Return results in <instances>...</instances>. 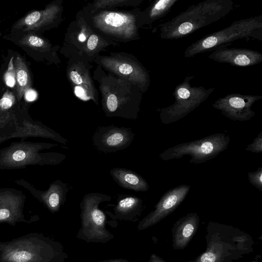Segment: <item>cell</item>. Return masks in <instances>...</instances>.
<instances>
[{"label": "cell", "mask_w": 262, "mask_h": 262, "mask_svg": "<svg viewBox=\"0 0 262 262\" xmlns=\"http://www.w3.org/2000/svg\"><path fill=\"white\" fill-rule=\"evenodd\" d=\"M98 37L97 35L93 34L90 36L87 41V48L90 51L96 49L98 43Z\"/></svg>", "instance_id": "obj_29"}, {"label": "cell", "mask_w": 262, "mask_h": 262, "mask_svg": "<svg viewBox=\"0 0 262 262\" xmlns=\"http://www.w3.org/2000/svg\"><path fill=\"white\" fill-rule=\"evenodd\" d=\"M96 25L102 30L116 36L129 37L137 33V24H135L133 17L124 13L116 12H103L95 16Z\"/></svg>", "instance_id": "obj_18"}, {"label": "cell", "mask_w": 262, "mask_h": 262, "mask_svg": "<svg viewBox=\"0 0 262 262\" xmlns=\"http://www.w3.org/2000/svg\"><path fill=\"white\" fill-rule=\"evenodd\" d=\"M205 237V251L187 262H232L254 251L252 236L230 225L210 221Z\"/></svg>", "instance_id": "obj_1"}, {"label": "cell", "mask_w": 262, "mask_h": 262, "mask_svg": "<svg viewBox=\"0 0 262 262\" xmlns=\"http://www.w3.org/2000/svg\"><path fill=\"white\" fill-rule=\"evenodd\" d=\"M143 208V201L140 198L123 195L121 196L115 206L113 213L106 212L113 219L134 222L138 220Z\"/></svg>", "instance_id": "obj_22"}, {"label": "cell", "mask_w": 262, "mask_h": 262, "mask_svg": "<svg viewBox=\"0 0 262 262\" xmlns=\"http://www.w3.org/2000/svg\"><path fill=\"white\" fill-rule=\"evenodd\" d=\"M1 21H0V24H1Z\"/></svg>", "instance_id": "obj_35"}, {"label": "cell", "mask_w": 262, "mask_h": 262, "mask_svg": "<svg viewBox=\"0 0 262 262\" xmlns=\"http://www.w3.org/2000/svg\"><path fill=\"white\" fill-rule=\"evenodd\" d=\"M58 145L52 143L33 142L20 140L12 142L0 149V169L15 170L28 166L56 165L66 158L63 154L55 152H40Z\"/></svg>", "instance_id": "obj_4"}, {"label": "cell", "mask_w": 262, "mask_h": 262, "mask_svg": "<svg viewBox=\"0 0 262 262\" xmlns=\"http://www.w3.org/2000/svg\"><path fill=\"white\" fill-rule=\"evenodd\" d=\"M3 37L20 48L36 62L50 63L55 60L56 49L42 34L17 31L9 32Z\"/></svg>", "instance_id": "obj_10"}, {"label": "cell", "mask_w": 262, "mask_h": 262, "mask_svg": "<svg viewBox=\"0 0 262 262\" xmlns=\"http://www.w3.org/2000/svg\"><path fill=\"white\" fill-rule=\"evenodd\" d=\"M200 217L196 212H190L180 218L172 228V246L174 250H183L196 234Z\"/></svg>", "instance_id": "obj_19"}, {"label": "cell", "mask_w": 262, "mask_h": 262, "mask_svg": "<svg viewBox=\"0 0 262 262\" xmlns=\"http://www.w3.org/2000/svg\"><path fill=\"white\" fill-rule=\"evenodd\" d=\"M69 77L73 83L76 85H80L83 82L81 74L76 70L71 71L69 73Z\"/></svg>", "instance_id": "obj_28"}, {"label": "cell", "mask_w": 262, "mask_h": 262, "mask_svg": "<svg viewBox=\"0 0 262 262\" xmlns=\"http://www.w3.org/2000/svg\"><path fill=\"white\" fill-rule=\"evenodd\" d=\"M246 150L256 154L262 153V132H260L251 143L247 146Z\"/></svg>", "instance_id": "obj_27"}, {"label": "cell", "mask_w": 262, "mask_h": 262, "mask_svg": "<svg viewBox=\"0 0 262 262\" xmlns=\"http://www.w3.org/2000/svg\"><path fill=\"white\" fill-rule=\"evenodd\" d=\"M228 44L215 47L208 58L232 66L247 67L255 66L262 61V53L249 49L228 48Z\"/></svg>", "instance_id": "obj_17"}, {"label": "cell", "mask_w": 262, "mask_h": 262, "mask_svg": "<svg viewBox=\"0 0 262 262\" xmlns=\"http://www.w3.org/2000/svg\"><path fill=\"white\" fill-rule=\"evenodd\" d=\"M29 103L25 101L13 122L0 130V144L11 139L25 140L30 137L44 138L66 145L68 140L41 121L33 119L29 113Z\"/></svg>", "instance_id": "obj_9"}, {"label": "cell", "mask_w": 262, "mask_h": 262, "mask_svg": "<svg viewBox=\"0 0 262 262\" xmlns=\"http://www.w3.org/2000/svg\"><path fill=\"white\" fill-rule=\"evenodd\" d=\"M190 189V185L183 184L167 191L155 206V209L139 222L138 230H143L155 225L173 212L185 199Z\"/></svg>", "instance_id": "obj_12"}, {"label": "cell", "mask_w": 262, "mask_h": 262, "mask_svg": "<svg viewBox=\"0 0 262 262\" xmlns=\"http://www.w3.org/2000/svg\"><path fill=\"white\" fill-rule=\"evenodd\" d=\"M261 99L262 96L260 95L232 93L219 98L212 106L232 121H245L254 116L255 113L251 107Z\"/></svg>", "instance_id": "obj_13"}, {"label": "cell", "mask_w": 262, "mask_h": 262, "mask_svg": "<svg viewBox=\"0 0 262 262\" xmlns=\"http://www.w3.org/2000/svg\"><path fill=\"white\" fill-rule=\"evenodd\" d=\"M15 91L0 82V130L14 121L23 103Z\"/></svg>", "instance_id": "obj_21"}, {"label": "cell", "mask_w": 262, "mask_h": 262, "mask_svg": "<svg viewBox=\"0 0 262 262\" xmlns=\"http://www.w3.org/2000/svg\"><path fill=\"white\" fill-rule=\"evenodd\" d=\"M249 262H261V261H257V260H252V261H249Z\"/></svg>", "instance_id": "obj_33"}, {"label": "cell", "mask_w": 262, "mask_h": 262, "mask_svg": "<svg viewBox=\"0 0 262 262\" xmlns=\"http://www.w3.org/2000/svg\"><path fill=\"white\" fill-rule=\"evenodd\" d=\"M2 36V33L0 32V37Z\"/></svg>", "instance_id": "obj_34"}, {"label": "cell", "mask_w": 262, "mask_h": 262, "mask_svg": "<svg viewBox=\"0 0 262 262\" xmlns=\"http://www.w3.org/2000/svg\"><path fill=\"white\" fill-rule=\"evenodd\" d=\"M134 136L135 133L131 128L110 125L98 127L92 140L97 149L110 153L126 148L133 141Z\"/></svg>", "instance_id": "obj_14"}, {"label": "cell", "mask_w": 262, "mask_h": 262, "mask_svg": "<svg viewBox=\"0 0 262 262\" xmlns=\"http://www.w3.org/2000/svg\"><path fill=\"white\" fill-rule=\"evenodd\" d=\"M232 0H206L191 5L160 25L162 39L176 40L191 34L226 16L233 8Z\"/></svg>", "instance_id": "obj_2"}, {"label": "cell", "mask_w": 262, "mask_h": 262, "mask_svg": "<svg viewBox=\"0 0 262 262\" xmlns=\"http://www.w3.org/2000/svg\"><path fill=\"white\" fill-rule=\"evenodd\" d=\"M117 262H129L126 259H124L123 258H119Z\"/></svg>", "instance_id": "obj_32"}, {"label": "cell", "mask_w": 262, "mask_h": 262, "mask_svg": "<svg viewBox=\"0 0 262 262\" xmlns=\"http://www.w3.org/2000/svg\"><path fill=\"white\" fill-rule=\"evenodd\" d=\"M13 63L15 75V93L18 102L23 101L24 95L32 89L33 79L30 67L26 59L14 51Z\"/></svg>", "instance_id": "obj_23"}, {"label": "cell", "mask_w": 262, "mask_h": 262, "mask_svg": "<svg viewBox=\"0 0 262 262\" xmlns=\"http://www.w3.org/2000/svg\"><path fill=\"white\" fill-rule=\"evenodd\" d=\"M105 64L113 72L126 79L137 81L138 86L141 92H145L149 85V75L146 69L142 66L133 64L129 61L119 59H111Z\"/></svg>", "instance_id": "obj_20"}, {"label": "cell", "mask_w": 262, "mask_h": 262, "mask_svg": "<svg viewBox=\"0 0 262 262\" xmlns=\"http://www.w3.org/2000/svg\"><path fill=\"white\" fill-rule=\"evenodd\" d=\"M26 200V195L19 190L0 188V224L15 226L20 222L29 223L24 213Z\"/></svg>", "instance_id": "obj_15"}, {"label": "cell", "mask_w": 262, "mask_h": 262, "mask_svg": "<svg viewBox=\"0 0 262 262\" xmlns=\"http://www.w3.org/2000/svg\"><path fill=\"white\" fill-rule=\"evenodd\" d=\"M111 197L105 194L92 192L85 194L80 204L81 226L76 237L87 243H107L114 235L106 228V217L99 207Z\"/></svg>", "instance_id": "obj_6"}, {"label": "cell", "mask_w": 262, "mask_h": 262, "mask_svg": "<svg viewBox=\"0 0 262 262\" xmlns=\"http://www.w3.org/2000/svg\"><path fill=\"white\" fill-rule=\"evenodd\" d=\"M148 262H166L165 260H164L162 258L158 256L156 254H152Z\"/></svg>", "instance_id": "obj_30"}, {"label": "cell", "mask_w": 262, "mask_h": 262, "mask_svg": "<svg viewBox=\"0 0 262 262\" xmlns=\"http://www.w3.org/2000/svg\"><path fill=\"white\" fill-rule=\"evenodd\" d=\"M118 259L119 258L110 259L100 261L99 262H117L118 261Z\"/></svg>", "instance_id": "obj_31"}, {"label": "cell", "mask_w": 262, "mask_h": 262, "mask_svg": "<svg viewBox=\"0 0 262 262\" xmlns=\"http://www.w3.org/2000/svg\"><path fill=\"white\" fill-rule=\"evenodd\" d=\"M194 77L193 75L186 76L175 87L172 93L174 103L160 110L162 123L168 124L183 118L199 106L214 91V88L206 89L203 86H192L190 81Z\"/></svg>", "instance_id": "obj_8"}, {"label": "cell", "mask_w": 262, "mask_h": 262, "mask_svg": "<svg viewBox=\"0 0 262 262\" xmlns=\"http://www.w3.org/2000/svg\"><path fill=\"white\" fill-rule=\"evenodd\" d=\"M61 7L53 2L42 10H33L12 25L9 32L33 31L40 34L57 26L60 20Z\"/></svg>", "instance_id": "obj_11"}, {"label": "cell", "mask_w": 262, "mask_h": 262, "mask_svg": "<svg viewBox=\"0 0 262 262\" xmlns=\"http://www.w3.org/2000/svg\"><path fill=\"white\" fill-rule=\"evenodd\" d=\"M248 178L251 184L259 191H262V167H259L254 171L248 172Z\"/></svg>", "instance_id": "obj_26"}, {"label": "cell", "mask_w": 262, "mask_h": 262, "mask_svg": "<svg viewBox=\"0 0 262 262\" xmlns=\"http://www.w3.org/2000/svg\"><path fill=\"white\" fill-rule=\"evenodd\" d=\"M244 38L262 41V15L236 20L228 27L203 36L187 48L184 57H193Z\"/></svg>", "instance_id": "obj_5"}, {"label": "cell", "mask_w": 262, "mask_h": 262, "mask_svg": "<svg viewBox=\"0 0 262 262\" xmlns=\"http://www.w3.org/2000/svg\"><path fill=\"white\" fill-rule=\"evenodd\" d=\"M179 0H158L155 1L148 8L147 23L150 24L166 15Z\"/></svg>", "instance_id": "obj_25"}, {"label": "cell", "mask_w": 262, "mask_h": 262, "mask_svg": "<svg viewBox=\"0 0 262 262\" xmlns=\"http://www.w3.org/2000/svg\"><path fill=\"white\" fill-rule=\"evenodd\" d=\"M230 141L229 136L225 133H215L201 139L177 144L169 147L159 156L164 161L179 159L190 156V163L206 162L226 150Z\"/></svg>", "instance_id": "obj_7"}, {"label": "cell", "mask_w": 262, "mask_h": 262, "mask_svg": "<svg viewBox=\"0 0 262 262\" xmlns=\"http://www.w3.org/2000/svg\"><path fill=\"white\" fill-rule=\"evenodd\" d=\"M15 183L27 189L31 195L43 205L50 212H58L66 200L68 192L67 185L59 180L52 182L46 190L37 189L23 179L17 180Z\"/></svg>", "instance_id": "obj_16"}, {"label": "cell", "mask_w": 262, "mask_h": 262, "mask_svg": "<svg viewBox=\"0 0 262 262\" xmlns=\"http://www.w3.org/2000/svg\"><path fill=\"white\" fill-rule=\"evenodd\" d=\"M113 180L121 187L135 191H147L149 185L138 173L123 168H114L110 171Z\"/></svg>", "instance_id": "obj_24"}, {"label": "cell", "mask_w": 262, "mask_h": 262, "mask_svg": "<svg viewBox=\"0 0 262 262\" xmlns=\"http://www.w3.org/2000/svg\"><path fill=\"white\" fill-rule=\"evenodd\" d=\"M67 256L59 243L39 233L0 242V262H64Z\"/></svg>", "instance_id": "obj_3"}]
</instances>
